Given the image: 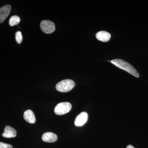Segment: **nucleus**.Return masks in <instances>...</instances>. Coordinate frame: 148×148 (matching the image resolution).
Segmentation results:
<instances>
[{
  "mask_svg": "<svg viewBox=\"0 0 148 148\" xmlns=\"http://www.w3.org/2000/svg\"><path fill=\"white\" fill-rule=\"evenodd\" d=\"M40 28L44 33L51 34L55 30V24L52 21L49 20H43L40 23Z\"/></svg>",
  "mask_w": 148,
  "mask_h": 148,
  "instance_id": "obj_4",
  "label": "nucleus"
},
{
  "mask_svg": "<svg viewBox=\"0 0 148 148\" xmlns=\"http://www.w3.org/2000/svg\"><path fill=\"white\" fill-rule=\"evenodd\" d=\"M96 38L101 41L107 42L111 38V34L106 31H100L96 34Z\"/></svg>",
  "mask_w": 148,
  "mask_h": 148,
  "instance_id": "obj_9",
  "label": "nucleus"
},
{
  "mask_svg": "<svg viewBox=\"0 0 148 148\" xmlns=\"http://www.w3.org/2000/svg\"><path fill=\"white\" fill-rule=\"evenodd\" d=\"M3 137L5 138H13L16 136V131L15 129L10 126H6L3 133Z\"/></svg>",
  "mask_w": 148,
  "mask_h": 148,
  "instance_id": "obj_8",
  "label": "nucleus"
},
{
  "mask_svg": "<svg viewBox=\"0 0 148 148\" xmlns=\"http://www.w3.org/2000/svg\"><path fill=\"white\" fill-rule=\"evenodd\" d=\"M24 118L29 123H34L36 121V117L34 112L31 110H27L24 112Z\"/></svg>",
  "mask_w": 148,
  "mask_h": 148,
  "instance_id": "obj_10",
  "label": "nucleus"
},
{
  "mask_svg": "<svg viewBox=\"0 0 148 148\" xmlns=\"http://www.w3.org/2000/svg\"><path fill=\"white\" fill-rule=\"evenodd\" d=\"M72 108V105L69 102L58 103L54 108V113L58 115H62L68 113Z\"/></svg>",
  "mask_w": 148,
  "mask_h": 148,
  "instance_id": "obj_3",
  "label": "nucleus"
},
{
  "mask_svg": "<svg viewBox=\"0 0 148 148\" xmlns=\"http://www.w3.org/2000/svg\"><path fill=\"white\" fill-rule=\"evenodd\" d=\"M15 39L17 43L19 44L22 42L23 38H22V34L21 32L18 31L16 32L15 34Z\"/></svg>",
  "mask_w": 148,
  "mask_h": 148,
  "instance_id": "obj_12",
  "label": "nucleus"
},
{
  "mask_svg": "<svg viewBox=\"0 0 148 148\" xmlns=\"http://www.w3.org/2000/svg\"><path fill=\"white\" fill-rule=\"evenodd\" d=\"M11 7L8 5L0 8V23H2L10 13Z\"/></svg>",
  "mask_w": 148,
  "mask_h": 148,
  "instance_id": "obj_6",
  "label": "nucleus"
},
{
  "mask_svg": "<svg viewBox=\"0 0 148 148\" xmlns=\"http://www.w3.org/2000/svg\"><path fill=\"white\" fill-rule=\"evenodd\" d=\"M135 148L133 146L131 145H129L127 146V148Z\"/></svg>",
  "mask_w": 148,
  "mask_h": 148,
  "instance_id": "obj_14",
  "label": "nucleus"
},
{
  "mask_svg": "<svg viewBox=\"0 0 148 148\" xmlns=\"http://www.w3.org/2000/svg\"><path fill=\"white\" fill-rule=\"evenodd\" d=\"M88 119V115L86 112H82L78 115L75 121V125L78 127L82 126L86 123Z\"/></svg>",
  "mask_w": 148,
  "mask_h": 148,
  "instance_id": "obj_5",
  "label": "nucleus"
},
{
  "mask_svg": "<svg viewBox=\"0 0 148 148\" xmlns=\"http://www.w3.org/2000/svg\"><path fill=\"white\" fill-rule=\"evenodd\" d=\"M20 21V17L16 15H14L10 17L9 20V24L11 27H13L18 24Z\"/></svg>",
  "mask_w": 148,
  "mask_h": 148,
  "instance_id": "obj_11",
  "label": "nucleus"
},
{
  "mask_svg": "<svg viewBox=\"0 0 148 148\" xmlns=\"http://www.w3.org/2000/svg\"><path fill=\"white\" fill-rule=\"evenodd\" d=\"M42 140L46 143H52L56 142L58 139V137L56 134L51 132L45 133L42 135Z\"/></svg>",
  "mask_w": 148,
  "mask_h": 148,
  "instance_id": "obj_7",
  "label": "nucleus"
},
{
  "mask_svg": "<svg viewBox=\"0 0 148 148\" xmlns=\"http://www.w3.org/2000/svg\"><path fill=\"white\" fill-rule=\"evenodd\" d=\"M0 148H12V146L9 144L0 142Z\"/></svg>",
  "mask_w": 148,
  "mask_h": 148,
  "instance_id": "obj_13",
  "label": "nucleus"
},
{
  "mask_svg": "<svg viewBox=\"0 0 148 148\" xmlns=\"http://www.w3.org/2000/svg\"><path fill=\"white\" fill-rule=\"evenodd\" d=\"M75 86L73 81L66 79L61 81L56 86V90L61 92H67L72 90Z\"/></svg>",
  "mask_w": 148,
  "mask_h": 148,
  "instance_id": "obj_2",
  "label": "nucleus"
},
{
  "mask_svg": "<svg viewBox=\"0 0 148 148\" xmlns=\"http://www.w3.org/2000/svg\"><path fill=\"white\" fill-rule=\"evenodd\" d=\"M110 62L119 69L124 70L125 71L129 73L136 77L138 78L140 77V75L138 73L137 70L128 62L120 59H113Z\"/></svg>",
  "mask_w": 148,
  "mask_h": 148,
  "instance_id": "obj_1",
  "label": "nucleus"
}]
</instances>
